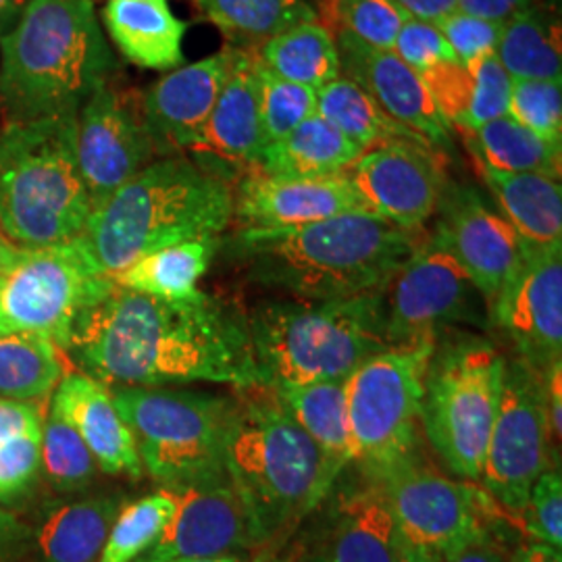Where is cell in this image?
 Segmentation results:
<instances>
[{"instance_id": "cell-1", "label": "cell", "mask_w": 562, "mask_h": 562, "mask_svg": "<svg viewBox=\"0 0 562 562\" xmlns=\"http://www.w3.org/2000/svg\"><path fill=\"white\" fill-rule=\"evenodd\" d=\"M67 352L106 387L261 385L246 317L201 290L162 301L115 285L86 315Z\"/></svg>"}, {"instance_id": "cell-2", "label": "cell", "mask_w": 562, "mask_h": 562, "mask_svg": "<svg viewBox=\"0 0 562 562\" xmlns=\"http://www.w3.org/2000/svg\"><path fill=\"white\" fill-rule=\"evenodd\" d=\"M422 241L359 211L288 229H241L236 240L252 280L301 302L382 292Z\"/></svg>"}, {"instance_id": "cell-3", "label": "cell", "mask_w": 562, "mask_h": 562, "mask_svg": "<svg viewBox=\"0 0 562 562\" xmlns=\"http://www.w3.org/2000/svg\"><path fill=\"white\" fill-rule=\"evenodd\" d=\"M113 69L92 0H27L0 38V111L7 123L78 115Z\"/></svg>"}, {"instance_id": "cell-4", "label": "cell", "mask_w": 562, "mask_h": 562, "mask_svg": "<svg viewBox=\"0 0 562 562\" xmlns=\"http://www.w3.org/2000/svg\"><path fill=\"white\" fill-rule=\"evenodd\" d=\"M234 222V186L186 155L144 167L92 211L80 238L104 273L181 241L220 238Z\"/></svg>"}, {"instance_id": "cell-5", "label": "cell", "mask_w": 562, "mask_h": 562, "mask_svg": "<svg viewBox=\"0 0 562 562\" xmlns=\"http://www.w3.org/2000/svg\"><path fill=\"white\" fill-rule=\"evenodd\" d=\"M225 469L240 501L250 546L276 540L334 490L319 448L265 385L240 390Z\"/></svg>"}, {"instance_id": "cell-6", "label": "cell", "mask_w": 562, "mask_h": 562, "mask_svg": "<svg viewBox=\"0 0 562 562\" xmlns=\"http://www.w3.org/2000/svg\"><path fill=\"white\" fill-rule=\"evenodd\" d=\"M248 334L259 383L346 382L387 348L383 290L331 302H267L252 311Z\"/></svg>"}, {"instance_id": "cell-7", "label": "cell", "mask_w": 562, "mask_h": 562, "mask_svg": "<svg viewBox=\"0 0 562 562\" xmlns=\"http://www.w3.org/2000/svg\"><path fill=\"white\" fill-rule=\"evenodd\" d=\"M92 215L78 162V115L7 123L0 134V229L21 248L76 240Z\"/></svg>"}, {"instance_id": "cell-8", "label": "cell", "mask_w": 562, "mask_h": 562, "mask_svg": "<svg viewBox=\"0 0 562 562\" xmlns=\"http://www.w3.org/2000/svg\"><path fill=\"white\" fill-rule=\"evenodd\" d=\"M142 469L162 490L229 482L225 452L236 398L167 385L109 387Z\"/></svg>"}, {"instance_id": "cell-9", "label": "cell", "mask_w": 562, "mask_h": 562, "mask_svg": "<svg viewBox=\"0 0 562 562\" xmlns=\"http://www.w3.org/2000/svg\"><path fill=\"white\" fill-rule=\"evenodd\" d=\"M436 346H387L344 382L350 457L367 480L382 482L422 457L423 382Z\"/></svg>"}, {"instance_id": "cell-10", "label": "cell", "mask_w": 562, "mask_h": 562, "mask_svg": "<svg viewBox=\"0 0 562 562\" xmlns=\"http://www.w3.org/2000/svg\"><path fill=\"white\" fill-rule=\"evenodd\" d=\"M503 352L482 338L434 350L423 382L425 440L446 469L464 482L482 480L485 450L503 392Z\"/></svg>"}, {"instance_id": "cell-11", "label": "cell", "mask_w": 562, "mask_h": 562, "mask_svg": "<svg viewBox=\"0 0 562 562\" xmlns=\"http://www.w3.org/2000/svg\"><path fill=\"white\" fill-rule=\"evenodd\" d=\"M115 290L81 238L23 248L0 290V331H32L69 348L86 315Z\"/></svg>"}, {"instance_id": "cell-12", "label": "cell", "mask_w": 562, "mask_h": 562, "mask_svg": "<svg viewBox=\"0 0 562 562\" xmlns=\"http://www.w3.org/2000/svg\"><path fill=\"white\" fill-rule=\"evenodd\" d=\"M380 483L398 538L434 557L515 519L480 483L448 477L423 454Z\"/></svg>"}, {"instance_id": "cell-13", "label": "cell", "mask_w": 562, "mask_h": 562, "mask_svg": "<svg viewBox=\"0 0 562 562\" xmlns=\"http://www.w3.org/2000/svg\"><path fill=\"white\" fill-rule=\"evenodd\" d=\"M550 427L538 369L519 357L506 361L503 392L480 485L510 517L521 519L533 483L550 467Z\"/></svg>"}, {"instance_id": "cell-14", "label": "cell", "mask_w": 562, "mask_h": 562, "mask_svg": "<svg viewBox=\"0 0 562 562\" xmlns=\"http://www.w3.org/2000/svg\"><path fill=\"white\" fill-rule=\"evenodd\" d=\"M483 306L482 294L436 232L383 290L385 340L387 346L438 341L446 327L483 325Z\"/></svg>"}, {"instance_id": "cell-15", "label": "cell", "mask_w": 562, "mask_h": 562, "mask_svg": "<svg viewBox=\"0 0 562 562\" xmlns=\"http://www.w3.org/2000/svg\"><path fill=\"white\" fill-rule=\"evenodd\" d=\"M157 159L142 92L104 81L78 113V162L92 211Z\"/></svg>"}, {"instance_id": "cell-16", "label": "cell", "mask_w": 562, "mask_h": 562, "mask_svg": "<svg viewBox=\"0 0 562 562\" xmlns=\"http://www.w3.org/2000/svg\"><path fill=\"white\" fill-rule=\"evenodd\" d=\"M346 173L373 215L408 234L436 215L448 188L440 155L419 138L382 142Z\"/></svg>"}, {"instance_id": "cell-17", "label": "cell", "mask_w": 562, "mask_h": 562, "mask_svg": "<svg viewBox=\"0 0 562 562\" xmlns=\"http://www.w3.org/2000/svg\"><path fill=\"white\" fill-rule=\"evenodd\" d=\"M522 244V241H521ZM517 357L543 373L562 361V246L522 244V261L490 306Z\"/></svg>"}, {"instance_id": "cell-18", "label": "cell", "mask_w": 562, "mask_h": 562, "mask_svg": "<svg viewBox=\"0 0 562 562\" xmlns=\"http://www.w3.org/2000/svg\"><path fill=\"white\" fill-rule=\"evenodd\" d=\"M322 503L296 562H394L396 525L382 483L364 477L359 485L331 490Z\"/></svg>"}, {"instance_id": "cell-19", "label": "cell", "mask_w": 562, "mask_h": 562, "mask_svg": "<svg viewBox=\"0 0 562 562\" xmlns=\"http://www.w3.org/2000/svg\"><path fill=\"white\" fill-rule=\"evenodd\" d=\"M261 150L259 60L252 50L236 46L222 94L186 157L232 186L255 169Z\"/></svg>"}, {"instance_id": "cell-20", "label": "cell", "mask_w": 562, "mask_h": 562, "mask_svg": "<svg viewBox=\"0 0 562 562\" xmlns=\"http://www.w3.org/2000/svg\"><path fill=\"white\" fill-rule=\"evenodd\" d=\"M438 211L436 232L490 308L521 265L522 244L517 232L471 188L448 183Z\"/></svg>"}, {"instance_id": "cell-21", "label": "cell", "mask_w": 562, "mask_h": 562, "mask_svg": "<svg viewBox=\"0 0 562 562\" xmlns=\"http://www.w3.org/2000/svg\"><path fill=\"white\" fill-rule=\"evenodd\" d=\"M369 211L348 173L325 178H276L246 173L234 188V220L241 229H288Z\"/></svg>"}, {"instance_id": "cell-22", "label": "cell", "mask_w": 562, "mask_h": 562, "mask_svg": "<svg viewBox=\"0 0 562 562\" xmlns=\"http://www.w3.org/2000/svg\"><path fill=\"white\" fill-rule=\"evenodd\" d=\"M236 46L171 69L142 92V113L159 159L186 155L201 136L229 76Z\"/></svg>"}, {"instance_id": "cell-23", "label": "cell", "mask_w": 562, "mask_h": 562, "mask_svg": "<svg viewBox=\"0 0 562 562\" xmlns=\"http://www.w3.org/2000/svg\"><path fill=\"white\" fill-rule=\"evenodd\" d=\"M176 513L161 538L134 562L192 561L236 557L250 546L248 522L232 483L171 490Z\"/></svg>"}, {"instance_id": "cell-24", "label": "cell", "mask_w": 562, "mask_h": 562, "mask_svg": "<svg viewBox=\"0 0 562 562\" xmlns=\"http://www.w3.org/2000/svg\"><path fill=\"white\" fill-rule=\"evenodd\" d=\"M340 55L341 76L361 86L382 106L387 117L417 134L434 148L448 146L452 125L443 120L422 76L398 59L392 50L340 32L334 36Z\"/></svg>"}, {"instance_id": "cell-25", "label": "cell", "mask_w": 562, "mask_h": 562, "mask_svg": "<svg viewBox=\"0 0 562 562\" xmlns=\"http://www.w3.org/2000/svg\"><path fill=\"white\" fill-rule=\"evenodd\" d=\"M50 411L78 431L102 473L140 480L144 469L134 436L104 383L86 373H67L55 390Z\"/></svg>"}, {"instance_id": "cell-26", "label": "cell", "mask_w": 562, "mask_h": 562, "mask_svg": "<svg viewBox=\"0 0 562 562\" xmlns=\"http://www.w3.org/2000/svg\"><path fill=\"white\" fill-rule=\"evenodd\" d=\"M419 76L440 115L462 134H471L508 113L513 80L496 53L469 63H438Z\"/></svg>"}, {"instance_id": "cell-27", "label": "cell", "mask_w": 562, "mask_h": 562, "mask_svg": "<svg viewBox=\"0 0 562 562\" xmlns=\"http://www.w3.org/2000/svg\"><path fill=\"white\" fill-rule=\"evenodd\" d=\"M102 18L130 63L155 71L181 67L188 25L176 18L167 0H106Z\"/></svg>"}, {"instance_id": "cell-28", "label": "cell", "mask_w": 562, "mask_h": 562, "mask_svg": "<svg viewBox=\"0 0 562 562\" xmlns=\"http://www.w3.org/2000/svg\"><path fill=\"white\" fill-rule=\"evenodd\" d=\"M121 501V496L101 494L53 506L32 529V562L99 561Z\"/></svg>"}, {"instance_id": "cell-29", "label": "cell", "mask_w": 562, "mask_h": 562, "mask_svg": "<svg viewBox=\"0 0 562 562\" xmlns=\"http://www.w3.org/2000/svg\"><path fill=\"white\" fill-rule=\"evenodd\" d=\"M483 183L525 246H562L561 180L540 173H506L475 161Z\"/></svg>"}, {"instance_id": "cell-30", "label": "cell", "mask_w": 562, "mask_h": 562, "mask_svg": "<svg viewBox=\"0 0 562 562\" xmlns=\"http://www.w3.org/2000/svg\"><path fill=\"white\" fill-rule=\"evenodd\" d=\"M362 153L315 113L281 140L267 144L252 171L276 178L338 176L348 171Z\"/></svg>"}, {"instance_id": "cell-31", "label": "cell", "mask_w": 562, "mask_h": 562, "mask_svg": "<svg viewBox=\"0 0 562 562\" xmlns=\"http://www.w3.org/2000/svg\"><path fill=\"white\" fill-rule=\"evenodd\" d=\"M283 408L319 448L327 482L336 483L352 462L344 382L304 383L273 390Z\"/></svg>"}, {"instance_id": "cell-32", "label": "cell", "mask_w": 562, "mask_h": 562, "mask_svg": "<svg viewBox=\"0 0 562 562\" xmlns=\"http://www.w3.org/2000/svg\"><path fill=\"white\" fill-rule=\"evenodd\" d=\"M220 244V238L173 244L132 262L113 273L111 280L123 290L162 301H181L199 290L196 283L206 273Z\"/></svg>"}, {"instance_id": "cell-33", "label": "cell", "mask_w": 562, "mask_h": 562, "mask_svg": "<svg viewBox=\"0 0 562 562\" xmlns=\"http://www.w3.org/2000/svg\"><path fill=\"white\" fill-rule=\"evenodd\" d=\"M496 57L513 81H561V15L531 4L504 23Z\"/></svg>"}, {"instance_id": "cell-34", "label": "cell", "mask_w": 562, "mask_h": 562, "mask_svg": "<svg viewBox=\"0 0 562 562\" xmlns=\"http://www.w3.org/2000/svg\"><path fill=\"white\" fill-rule=\"evenodd\" d=\"M257 60L281 80L322 90L340 78V55L336 38L317 21L299 23L259 44Z\"/></svg>"}, {"instance_id": "cell-35", "label": "cell", "mask_w": 562, "mask_h": 562, "mask_svg": "<svg viewBox=\"0 0 562 562\" xmlns=\"http://www.w3.org/2000/svg\"><path fill=\"white\" fill-rule=\"evenodd\" d=\"M473 159L506 173H540L561 180L562 146L543 140L521 123L503 115L464 134Z\"/></svg>"}, {"instance_id": "cell-36", "label": "cell", "mask_w": 562, "mask_h": 562, "mask_svg": "<svg viewBox=\"0 0 562 562\" xmlns=\"http://www.w3.org/2000/svg\"><path fill=\"white\" fill-rule=\"evenodd\" d=\"M65 378L59 346L32 331H0V398L42 401Z\"/></svg>"}, {"instance_id": "cell-37", "label": "cell", "mask_w": 562, "mask_h": 562, "mask_svg": "<svg viewBox=\"0 0 562 562\" xmlns=\"http://www.w3.org/2000/svg\"><path fill=\"white\" fill-rule=\"evenodd\" d=\"M194 4L236 46L262 44L299 23L317 21L315 0H194Z\"/></svg>"}, {"instance_id": "cell-38", "label": "cell", "mask_w": 562, "mask_h": 562, "mask_svg": "<svg viewBox=\"0 0 562 562\" xmlns=\"http://www.w3.org/2000/svg\"><path fill=\"white\" fill-rule=\"evenodd\" d=\"M315 113L361 150H369L382 142L396 138H419L401 123L387 117L382 106L361 86L344 76L317 90Z\"/></svg>"}, {"instance_id": "cell-39", "label": "cell", "mask_w": 562, "mask_h": 562, "mask_svg": "<svg viewBox=\"0 0 562 562\" xmlns=\"http://www.w3.org/2000/svg\"><path fill=\"white\" fill-rule=\"evenodd\" d=\"M176 494L159 490L136 503L121 506L111 525L97 562H134L161 538L162 529L176 513Z\"/></svg>"}, {"instance_id": "cell-40", "label": "cell", "mask_w": 562, "mask_h": 562, "mask_svg": "<svg viewBox=\"0 0 562 562\" xmlns=\"http://www.w3.org/2000/svg\"><path fill=\"white\" fill-rule=\"evenodd\" d=\"M317 23L331 36L346 32L382 50H392L408 15L394 0H315Z\"/></svg>"}, {"instance_id": "cell-41", "label": "cell", "mask_w": 562, "mask_h": 562, "mask_svg": "<svg viewBox=\"0 0 562 562\" xmlns=\"http://www.w3.org/2000/svg\"><path fill=\"white\" fill-rule=\"evenodd\" d=\"M41 471L59 492H81L94 482L99 464L78 431L55 411L46 413L42 425Z\"/></svg>"}, {"instance_id": "cell-42", "label": "cell", "mask_w": 562, "mask_h": 562, "mask_svg": "<svg viewBox=\"0 0 562 562\" xmlns=\"http://www.w3.org/2000/svg\"><path fill=\"white\" fill-rule=\"evenodd\" d=\"M317 92L281 80L276 74L267 71L259 63V115H261L262 148L271 142H278L296 130L302 121L315 115Z\"/></svg>"}, {"instance_id": "cell-43", "label": "cell", "mask_w": 562, "mask_h": 562, "mask_svg": "<svg viewBox=\"0 0 562 562\" xmlns=\"http://www.w3.org/2000/svg\"><path fill=\"white\" fill-rule=\"evenodd\" d=\"M506 115L538 134L543 140L562 146L561 81H513Z\"/></svg>"}, {"instance_id": "cell-44", "label": "cell", "mask_w": 562, "mask_h": 562, "mask_svg": "<svg viewBox=\"0 0 562 562\" xmlns=\"http://www.w3.org/2000/svg\"><path fill=\"white\" fill-rule=\"evenodd\" d=\"M522 527L531 542L562 548V477L559 469H548L533 483L521 513Z\"/></svg>"}, {"instance_id": "cell-45", "label": "cell", "mask_w": 562, "mask_h": 562, "mask_svg": "<svg viewBox=\"0 0 562 562\" xmlns=\"http://www.w3.org/2000/svg\"><path fill=\"white\" fill-rule=\"evenodd\" d=\"M392 53L417 74H423L425 69L438 63L459 60L454 57L450 44L440 34V30L436 27V23L413 20V18L402 23L398 36L392 46Z\"/></svg>"}, {"instance_id": "cell-46", "label": "cell", "mask_w": 562, "mask_h": 562, "mask_svg": "<svg viewBox=\"0 0 562 562\" xmlns=\"http://www.w3.org/2000/svg\"><path fill=\"white\" fill-rule=\"evenodd\" d=\"M42 436L0 443V503L23 496L41 475Z\"/></svg>"}, {"instance_id": "cell-47", "label": "cell", "mask_w": 562, "mask_h": 562, "mask_svg": "<svg viewBox=\"0 0 562 562\" xmlns=\"http://www.w3.org/2000/svg\"><path fill=\"white\" fill-rule=\"evenodd\" d=\"M436 27L440 30L454 57L461 63H469L487 53H496L503 34V23L480 20L461 11H454L448 18L438 21Z\"/></svg>"}, {"instance_id": "cell-48", "label": "cell", "mask_w": 562, "mask_h": 562, "mask_svg": "<svg viewBox=\"0 0 562 562\" xmlns=\"http://www.w3.org/2000/svg\"><path fill=\"white\" fill-rule=\"evenodd\" d=\"M46 411L41 404L0 398V443L42 436Z\"/></svg>"}, {"instance_id": "cell-49", "label": "cell", "mask_w": 562, "mask_h": 562, "mask_svg": "<svg viewBox=\"0 0 562 562\" xmlns=\"http://www.w3.org/2000/svg\"><path fill=\"white\" fill-rule=\"evenodd\" d=\"M510 522L487 529L473 540L454 548L452 552L438 557L440 562H510V548L506 529Z\"/></svg>"}, {"instance_id": "cell-50", "label": "cell", "mask_w": 562, "mask_h": 562, "mask_svg": "<svg viewBox=\"0 0 562 562\" xmlns=\"http://www.w3.org/2000/svg\"><path fill=\"white\" fill-rule=\"evenodd\" d=\"M32 527L0 508V562H13L30 550Z\"/></svg>"}, {"instance_id": "cell-51", "label": "cell", "mask_w": 562, "mask_h": 562, "mask_svg": "<svg viewBox=\"0 0 562 562\" xmlns=\"http://www.w3.org/2000/svg\"><path fill=\"white\" fill-rule=\"evenodd\" d=\"M538 0H459L457 11L480 20L506 23Z\"/></svg>"}, {"instance_id": "cell-52", "label": "cell", "mask_w": 562, "mask_h": 562, "mask_svg": "<svg viewBox=\"0 0 562 562\" xmlns=\"http://www.w3.org/2000/svg\"><path fill=\"white\" fill-rule=\"evenodd\" d=\"M542 378L550 438L559 446L562 438V361L548 367L543 371Z\"/></svg>"}, {"instance_id": "cell-53", "label": "cell", "mask_w": 562, "mask_h": 562, "mask_svg": "<svg viewBox=\"0 0 562 562\" xmlns=\"http://www.w3.org/2000/svg\"><path fill=\"white\" fill-rule=\"evenodd\" d=\"M394 2L413 20L438 23L457 11L459 0H394Z\"/></svg>"}, {"instance_id": "cell-54", "label": "cell", "mask_w": 562, "mask_h": 562, "mask_svg": "<svg viewBox=\"0 0 562 562\" xmlns=\"http://www.w3.org/2000/svg\"><path fill=\"white\" fill-rule=\"evenodd\" d=\"M510 562H562V552L546 543H521L513 554Z\"/></svg>"}, {"instance_id": "cell-55", "label": "cell", "mask_w": 562, "mask_h": 562, "mask_svg": "<svg viewBox=\"0 0 562 562\" xmlns=\"http://www.w3.org/2000/svg\"><path fill=\"white\" fill-rule=\"evenodd\" d=\"M394 562H440L438 557L425 552L422 548H415L404 542L396 533V548H394Z\"/></svg>"}, {"instance_id": "cell-56", "label": "cell", "mask_w": 562, "mask_h": 562, "mask_svg": "<svg viewBox=\"0 0 562 562\" xmlns=\"http://www.w3.org/2000/svg\"><path fill=\"white\" fill-rule=\"evenodd\" d=\"M21 246H18L15 241L9 240L4 234H2V229H0V276H7L11 269H13V265L18 262V259L21 257Z\"/></svg>"}, {"instance_id": "cell-57", "label": "cell", "mask_w": 562, "mask_h": 562, "mask_svg": "<svg viewBox=\"0 0 562 562\" xmlns=\"http://www.w3.org/2000/svg\"><path fill=\"white\" fill-rule=\"evenodd\" d=\"M27 0H0V32H7L25 9Z\"/></svg>"}, {"instance_id": "cell-58", "label": "cell", "mask_w": 562, "mask_h": 562, "mask_svg": "<svg viewBox=\"0 0 562 562\" xmlns=\"http://www.w3.org/2000/svg\"><path fill=\"white\" fill-rule=\"evenodd\" d=\"M171 562H240V559H238V557H217V559H192V561Z\"/></svg>"}, {"instance_id": "cell-59", "label": "cell", "mask_w": 562, "mask_h": 562, "mask_svg": "<svg viewBox=\"0 0 562 562\" xmlns=\"http://www.w3.org/2000/svg\"><path fill=\"white\" fill-rule=\"evenodd\" d=\"M538 4H542L546 9H550V11L561 15V0H538Z\"/></svg>"}, {"instance_id": "cell-60", "label": "cell", "mask_w": 562, "mask_h": 562, "mask_svg": "<svg viewBox=\"0 0 562 562\" xmlns=\"http://www.w3.org/2000/svg\"><path fill=\"white\" fill-rule=\"evenodd\" d=\"M2 281H4V276H0V290H2Z\"/></svg>"}]
</instances>
